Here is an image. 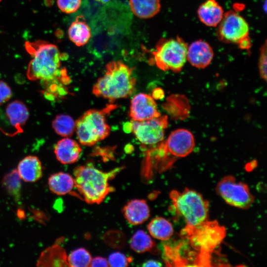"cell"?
<instances>
[{"label":"cell","mask_w":267,"mask_h":267,"mask_svg":"<svg viewBox=\"0 0 267 267\" xmlns=\"http://www.w3.org/2000/svg\"><path fill=\"white\" fill-rule=\"evenodd\" d=\"M25 47L33 57L26 72L29 79L45 82L68 76L66 69H60L62 57L56 45L38 40L26 42Z\"/></svg>","instance_id":"cell-1"},{"label":"cell","mask_w":267,"mask_h":267,"mask_svg":"<svg viewBox=\"0 0 267 267\" xmlns=\"http://www.w3.org/2000/svg\"><path fill=\"white\" fill-rule=\"evenodd\" d=\"M132 72V68L121 61L108 63L105 74L93 86V93L110 102L129 96L134 92L136 84Z\"/></svg>","instance_id":"cell-2"},{"label":"cell","mask_w":267,"mask_h":267,"mask_svg":"<svg viewBox=\"0 0 267 267\" xmlns=\"http://www.w3.org/2000/svg\"><path fill=\"white\" fill-rule=\"evenodd\" d=\"M123 169L115 168L105 172L92 165H82L74 170L75 187L89 204H99L113 191L109 181Z\"/></svg>","instance_id":"cell-3"},{"label":"cell","mask_w":267,"mask_h":267,"mask_svg":"<svg viewBox=\"0 0 267 267\" xmlns=\"http://www.w3.org/2000/svg\"><path fill=\"white\" fill-rule=\"evenodd\" d=\"M146 152L145 163L152 171L164 170L170 164L168 156L184 157L191 153L195 146L192 134L188 130L179 129L171 133L167 139L161 141Z\"/></svg>","instance_id":"cell-4"},{"label":"cell","mask_w":267,"mask_h":267,"mask_svg":"<svg viewBox=\"0 0 267 267\" xmlns=\"http://www.w3.org/2000/svg\"><path fill=\"white\" fill-rule=\"evenodd\" d=\"M181 235L187 238L192 247L200 252V263H209L211 253L223 239L225 230L216 221H207L193 227L185 228Z\"/></svg>","instance_id":"cell-5"},{"label":"cell","mask_w":267,"mask_h":267,"mask_svg":"<svg viewBox=\"0 0 267 267\" xmlns=\"http://www.w3.org/2000/svg\"><path fill=\"white\" fill-rule=\"evenodd\" d=\"M170 197L176 213L183 218L185 227L195 226L207 220L209 204L198 192L188 188L181 192L174 190Z\"/></svg>","instance_id":"cell-6"},{"label":"cell","mask_w":267,"mask_h":267,"mask_svg":"<svg viewBox=\"0 0 267 267\" xmlns=\"http://www.w3.org/2000/svg\"><path fill=\"white\" fill-rule=\"evenodd\" d=\"M116 107L110 105L100 110H89L76 121L75 130L81 144L92 146L109 135L110 128L107 123L106 115Z\"/></svg>","instance_id":"cell-7"},{"label":"cell","mask_w":267,"mask_h":267,"mask_svg":"<svg viewBox=\"0 0 267 267\" xmlns=\"http://www.w3.org/2000/svg\"><path fill=\"white\" fill-rule=\"evenodd\" d=\"M187 44L180 37L161 39L152 52L153 62L163 71L179 72L187 58Z\"/></svg>","instance_id":"cell-8"},{"label":"cell","mask_w":267,"mask_h":267,"mask_svg":"<svg viewBox=\"0 0 267 267\" xmlns=\"http://www.w3.org/2000/svg\"><path fill=\"white\" fill-rule=\"evenodd\" d=\"M217 193L229 205L238 208H249L254 201L248 185L237 181L233 176L223 178L216 186Z\"/></svg>","instance_id":"cell-9"},{"label":"cell","mask_w":267,"mask_h":267,"mask_svg":"<svg viewBox=\"0 0 267 267\" xmlns=\"http://www.w3.org/2000/svg\"><path fill=\"white\" fill-rule=\"evenodd\" d=\"M168 125L167 116H159L142 121L131 120L127 128L145 145H154L163 141Z\"/></svg>","instance_id":"cell-10"},{"label":"cell","mask_w":267,"mask_h":267,"mask_svg":"<svg viewBox=\"0 0 267 267\" xmlns=\"http://www.w3.org/2000/svg\"><path fill=\"white\" fill-rule=\"evenodd\" d=\"M218 26L217 36L222 42L238 44L249 37L248 23L242 16L233 10L224 13Z\"/></svg>","instance_id":"cell-11"},{"label":"cell","mask_w":267,"mask_h":267,"mask_svg":"<svg viewBox=\"0 0 267 267\" xmlns=\"http://www.w3.org/2000/svg\"><path fill=\"white\" fill-rule=\"evenodd\" d=\"M157 104L150 95L140 93L132 99L130 116L132 120L142 121L160 116Z\"/></svg>","instance_id":"cell-12"},{"label":"cell","mask_w":267,"mask_h":267,"mask_svg":"<svg viewBox=\"0 0 267 267\" xmlns=\"http://www.w3.org/2000/svg\"><path fill=\"white\" fill-rule=\"evenodd\" d=\"M214 54L211 45L207 42L199 40L188 46L186 58L193 66L204 68L211 63Z\"/></svg>","instance_id":"cell-13"},{"label":"cell","mask_w":267,"mask_h":267,"mask_svg":"<svg viewBox=\"0 0 267 267\" xmlns=\"http://www.w3.org/2000/svg\"><path fill=\"white\" fill-rule=\"evenodd\" d=\"M82 152V148L75 140L64 138L58 141L54 147L56 159L63 164H71L77 162Z\"/></svg>","instance_id":"cell-14"},{"label":"cell","mask_w":267,"mask_h":267,"mask_svg":"<svg viewBox=\"0 0 267 267\" xmlns=\"http://www.w3.org/2000/svg\"><path fill=\"white\" fill-rule=\"evenodd\" d=\"M123 213L126 220L132 225L141 224L150 216L149 206L143 199L129 201L124 207Z\"/></svg>","instance_id":"cell-15"},{"label":"cell","mask_w":267,"mask_h":267,"mask_svg":"<svg viewBox=\"0 0 267 267\" xmlns=\"http://www.w3.org/2000/svg\"><path fill=\"white\" fill-rule=\"evenodd\" d=\"M224 14L222 7L216 0H207L198 7L197 15L200 21L209 27L217 26Z\"/></svg>","instance_id":"cell-16"},{"label":"cell","mask_w":267,"mask_h":267,"mask_svg":"<svg viewBox=\"0 0 267 267\" xmlns=\"http://www.w3.org/2000/svg\"><path fill=\"white\" fill-rule=\"evenodd\" d=\"M17 171L20 178L28 182H35L43 175L41 162L35 156H28L22 159L18 163Z\"/></svg>","instance_id":"cell-17"},{"label":"cell","mask_w":267,"mask_h":267,"mask_svg":"<svg viewBox=\"0 0 267 267\" xmlns=\"http://www.w3.org/2000/svg\"><path fill=\"white\" fill-rule=\"evenodd\" d=\"M68 34L69 39L78 46H83L91 37L89 27L82 15L78 16L70 25Z\"/></svg>","instance_id":"cell-18"},{"label":"cell","mask_w":267,"mask_h":267,"mask_svg":"<svg viewBox=\"0 0 267 267\" xmlns=\"http://www.w3.org/2000/svg\"><path fill=\"white\" fill-rule=\"evenodd\" d=\"M48 185L53 193L64 195L70 192L75 187L74 179L68 173L58 172L49 177Z\"/></svg>","instance_id":"cell-19"},{"label":"cell","mask_w":267,"mask_h":267,"mask_svg":"<svg viewBox=\"0 0 267 267\" xmlns=\"http://www.w3.org/2000/svg\"><path fill=\"white\" fill-rule=\"evenodd\" d=\"M129 3L133 13L142 19L154 17L161 8L160 0H130Z\"/></svg>","instance_id":"cell-20"},{"label":"cell","mask_w":267,"mask_h":267,"mask_svg":"<svg viewBox=\"0 0 267 267\" xmlns=\"http://www.w3.org/2000/svg\"><path fill=\"white\" fill-rule=\"evenodd\" d=\"M6 114L12 125L17 131L22 132V127L29 118V111L22 102L15 100L10 102L6 107Z\"/></svg>","instance_id":"cell-21"},{"label":"cell","mask_w":267,"mask_h":267,"mask_svg":"<svg viewBox=\"0 0 267 267\" xmlns=\"http://www.w3.org/2000/svg\"><path fill=\"white\" fill-rule=\"evenodd\" d=\"M131 248L135 252L142 253L150 252L157 254L158 250L150 236L142 230H138L132 236L130 241Z\"/></svg>","instance_id":"cell-22"},{"label":"cell","mask_w":267,"mask_h":267,"mask_svg":"<svg viewBox=\"0 0 267 267\" xmlns=\"http://www.w3.org/2000/svg\"><path fill=\"white\" fill-rule=\"evenodd\" d=\"M150 235L155 238L161 240H167L174 232L172 223L166 219L157 217L149 223L147 226Z\"/></svg>","instance_id":"cell-23"},{"label":"cell","mask_w":267,"mask_h":267,"mask_svg":"<svg viewBox=\"0 0 267 267\" xmlns=\"http://www.w3.org/2000/svg\"><path fill=\"white\" fill-rule=\"evenodd\" d=\"M52 126L58 134L62 136H69L75 131L76 123L70 116L60 114L53 120Z\"/></svg>","instance_id":"cell-24"},{"label":"cell","mask_w":267,"mask_h":267,"mask_svg":"<svg viewBox=\"0 0 267 267\" xmlns=\"http://www.w3.org/2000/svg\"><path fill=\"white\" fill-rule=\"evenodd\" d=\"M91 257L84 248H79L72 251L67 257L68 266L73 267H89Z\"/></svg>","instance_id":"cell-25"},{"label":"cell","mask_w":267,"mask_h":267,"mask_svg":"<svg viewBox=\"0 0 267 267\" xmlns=\"http://www.w3.org/2000/svg\"><path fill=\"white\" fill-rule=\"evenodd\" d=\"M20 179L17 171L14 170L5 177L3 183L8 191L14 194L17 193L20 188Z\"/></svg>","instance_id":"cell-26"},{"label":"cell","mask_w":267,"mask_h":267,"mask_svg":"<svg viewBox=\"0 0 267 267\" xmlns=\"http://www.w3.org/2000/svg\"><path fill=\"white\" fill-rule=\"evenodd\" d=\"M131 258L119 252H115L110 255L108 264L110 267H127L131 262Z\"/></svg>","instance_id":"cell-27"},{"label":"cell","mask_w":267,"mask_h":267,"mask_svg":"<svg viewBox=\"0 0 267 267\" xmlns=\"http://www.w3.org/2000/svg\"><path fill=\"white\" fill-rule=\"evenodd\" d=\"M81 0H57L59 9L66 14L76 12L80 7Z\"/></svg>","instance_id":"cell-28"},{"label":"cell","mask_w":267,"mask_h":267,"mask_svg":"<svg viewBox=\"0 0 267 267\" xmlns=\"http://www.w3.org/2000/svg\"><path fill=\"white\" fill-rule=\"evenodd\" d=\"M259 70L261 77L267 80V44L266 41L260 49Z\"/></svg>","instance_id":"cell-29"},{"label":"cell","mask_w":267,"mask_h":267,"mask_svg":"<svg viewBox=\"0 0 267 267\" xmlns=\"http://www.w3.org/2000/svg\"><path fill=\"white\" fill-rule=\"evenodd\" d=\"M10 88L4 82L0 81V105L7 101L12 96Z\"/></svg>","instance_id":"cell-30"},{"label":"cell","mask_w":267,"mask_h":267,"mask_svg":"<svg viewBox=\"0 0 267 267\" xmlns=\"http://www.w3.org/2000/svg\"><path fill=\"white\" fill-rule=\"evenodd\" d=\"M108 262L106 259L102 257H95L91 258L89 267H108Z\"/></svg>","instance_id":"cell-31"},{"label":"cell","mask_w":267,"mask_h":267,"mask_svg":"<svg viewBox=\"0 0 267 267\" xmlns=\"http://www.w3.org/2000/svg\"><path fill=\"white\" fill-rule=\"evenodd\" d=\"M239 48L243 49H248L251 46V42L249 37L243 40L238 44Z\"/></svg>","instance_id":"cell-32"},{"label":"cell","mask_w":267,"mask_h":267,"mask_svg":"<svg viewBox=\"0 0 267 267\" xmlns=\"http://www.w3.org/2000/svg\"><path fill=\"white\" fill-rule=\"evenodd\" d=\"M162 266V265L160 262L153 260H147L144 262L142 264V266L145 267H161Z\"/></svg>","instance_id":"cell-33"},{"label":"cell","mask_w":267,"mask_h":267,"mask_svg":"<svg viewBox=\"0 0 267 267\" xmlns=\"http://www.w3.org/2000/svg\"><path fill=\"white\" fill-rule=\"evenodd\" d=\"M95 0L101 3H106L109 2L110 0Z\"/></svg>","instance_id":"cell-34"},{"label":"cell","mask_w":267,"mask_h":267,"mask_svg":"<svg viewBox=\"0 0 267 267\" xmlns=\"http://www.w3.org/2000/svg\"><path fill=\"white\" fill-rule=\"evenodd\" d=\"M2 0H0V3L2 1Z\"/></svg>","instance_id":"cell-35"}]
</instances>
